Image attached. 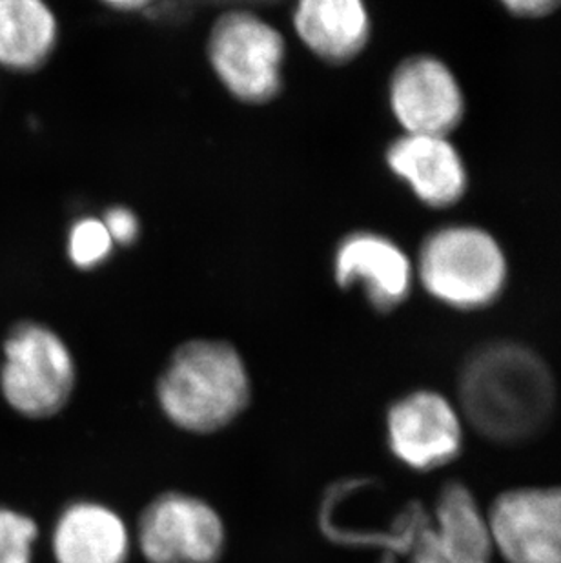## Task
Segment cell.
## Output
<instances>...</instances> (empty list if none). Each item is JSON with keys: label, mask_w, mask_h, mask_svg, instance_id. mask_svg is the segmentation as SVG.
<instances>
[{"label": "cell", "mask_w": 561, "mask_h": 563, "mask_svg": "<svg viewBox=\"0 0 561 563\" xmlns=\"http://www.w3.org/2000/svg\"><path fill=\"white\" fill-rule=\"evenodd\" d=\"M57 16L41 0H0V66L41 68L57 46Z\"/></svg>", "instance_id": "14"}, {"label": "cell", "mask_w": 561, "mask_h": 563, "mask_svg": "<svg viewBox=\"0 0 561 563\" xmlns=\"http://www.w3.org/2000/svg\"><path fill=\"white\" fill-rule=\"evenodd\" d=\"M132 551V529L121 512L102 501H72L55 521V563H128Z\"/></svg>", "instance_id": "12"}, {"label": "cell", "mask_w": 561, "mask_h": 563, "mask_svg": "<svg viewBox=\"0 0 561 563\" xmlns=\"http://www.w3.org/2000/svg\"><path fill=\"white\" fill-rule=\"evenodd\" d=\"M155 396L172 426L190 434H212L243 415L252 382L235 346L194 340L172 354Z\"/></svg>", "instance_id": "2"}, {"label": "cell", "mask_w": 561, "mask_h": 563, "mask_svg": "<svg viewBox=\"0 0 561 563\" xmlns=\"http://www.w3.org/2000/svg\"><path fill=\"white\" fill-rule=\"evenodd\" d=\"M334 276L341 288L363 285L372 307L388 312L407 301L416 271L407 252L387 235L354 232L338 246Z\"/></svg>", "instance_id": "10"}, {"label": "cell", "mask_w": 561, "mask_h": 563, "mask_svg": "<svg viewBox=\"0 0 561 563\" xmlns=\"http://www.w3.org/2000/svg\"><path fill=\"white\" fill-rule=\"evenodd\" d=\"M436 532L463 548L488 556L493 554V538L487 516H483L474 496L463 485L450 484L441 490L436 505Z\"/></svg>", "instance_id": "15"}, {"label": "cell", "mask_w": 561, "mask_h": 563, "mask_svg": "<svg viewBox=\"0 0 561 563\" xmlns=\"http://www.w3.org/2000/svg\"><path fill=\"white\" fill-rule=\"evenodd\" d=\"M102 223L107 227L108 234L112 238L113 243H119V245H132L139 238L138 218L128 208H110Z\"/></svg>", "instance_id": "19"}, {"label": "cell", "mask_w": 561, "mask_h": 563, "mask_svg": "<svg viewBox=\"0 0 561 563\" xmlns=\"http://www.w3.org/2000/svg\"><path fill=\"white\" fill-rule=\"evenodd\" d=\"M410 563H491V559L427 529L414 542Z\"/></svg>", "instance_id": "18"}, {"label": "cell", "mask_w": 561, "mask_h": 563, "mask_svg": "<svg viewBox=\"0 0 561 563\" xmlns=\"http://www.w3.org/2000/svg\"><path fill=\"white\" fill-rule=\"evenodd\" d=\"M113 251V240L99 219H80L69 230L68 255L75 266L90 271L102 265Z\"/></svg>", "instance_id": "16"}, {"label": "cell", "mask_w": 561, "mask_h": 563, "mask_svg": "<svg viewBox=\"0 0 561 563\" xmlns=\"http://www.w3.org/2000/svg\"><path fill=\"white\" fill-rule=\"evenodd\" d=\"M487 521L493 545L508 563H561V487L508 490Z\"/></svg>", "instance_id": "9"}, {"label": "cell", "mask_w": 561, "mask_h": 563, "mask_svg": "<svg viewBox=\"0 0 561 563\" xmlns=\"http://www.w3.org/2000/svg\"><path fill=\"white\" fill-rule=\"evenodd\" d=\"M112 8H116V10H141V8H144V2H113Z\"/></svg>", "instance_id": "21"}, {"label": "cell", "mask_w": 561, "mask_h": 563, "mask_svg": "<svg viewBox=\"0 0 561 563\" xmlns=\"http://www.w3.org/2000/svg\"><path fill=\"white\" fill-rule=\"evenodd\" d=\"M460 415L474 431L496 443L536 437L551 420L557 385L536 352L496 341L472 352L461 368Z\"/></svg>", "instance_id": "1"}, {"label": "cell", "mask_w": 561, "mask_h": 563, "mask_svg": "<svg viewBox=\"0 0 561 563\" xmlns=\"http://www.w3.org/2000/svg\"><path fill=\"white\" fill-rule=\"evenodd\" d=\"M77 383L74 356L63 338L38 323H21L4 343L0 388L11 409L44 420L68 405Z\"/></svg>", "instance_id": "4"}, {"label": "cell", "mask_w": 561, "mask_h": 563, "mask_svg": "<svg viewBox=\"0 0 561 563\" xmlns=\"http://www.w3.org/2000/svg\"><path fill=\"white\" fill-rule=\"evenodd\" d=\"M388 168L425 207H454L469 190V170L450 137L402 135L388 146Z\"/></svg>", "instance_id": "11"}, {"label": "cell", "mask_w": 561, "mask_h": 563, "mask_svg": "<svg viewBox=\"0 0 561 563\" xmlns=\"http://www.w3.org/2000/svg\"><path fill=\"white\" fill-rule=\"evenodd\" d=\"M37 538V521L16 510L0 507V563H33Z\"/></svg>", "instance_id": "17"}, {"label": "cell", "mask_w": 561, "mask_h": 563, "mask_svg": "<svg viewBox=\"0 0 561 563\" xmlns=\"http://www.w3.org/2000/svg\"><path fill=\"white\" fill-rule=\"evenodd\" d=\"M227 540L219 510L180 490L155 496L133 532V548L146 563H219Z\"/></svg>", "instance_id": "6"}, {"label": "cell", "mask_w": 561, "mask_h": 563, "mask_svg": "<svg viewBox=\"0 0 561 563\" xmlns=\"http://www.w3.org/2000/svg\"><path fill=\"white\" fill-rule=\"evenodd\" d=\"M302 44L319 59L341 64L355 59L371 38V15L360 0H302L294 13Z\"/></svg>", "instance_id": "13"}, {"label": "cell", "mask_w": 561, "mask_h": 563, "mask_svg": "<svg viewBox=\"0 0 561 563\" xmlns=\"http://www.w3.org/2000/svg\"><path fill=\"white\" fill-rule=\"evenodd\" d=\"M414 271L438 303L463 312L496 303L508 282L504 246L474 224H450L427 235Z\"/></svg>", "instance_id": "3"}, {"label": "cell", "mask_w": 561, "mask_h": 563, "mask_svg": "<svg viewBox=\"0 0 561 563\" xmlns=\"http://www.w3.org/2000/svg\"><path fill=\"white\" fill-rule=\"evenodd\" d=\"M208 59L230 93L249 104H265L283 88L285 38L249 11H230L213 24Z\"/></svg>", "instance_id": "5"}, {"label": "cell", "mask_w": 561, "mask_h": 563, "mask_svg": "<svg viewBox=\"0 0 561 563\" xmlns=\"http://www.w3.org/2000/svg\"><path fill=\"white\" fill-rule=\"evenodd\" d=\"M508 13L521 19H541V16L551 15L552 11L560 8L558 2L551 0H514V2H505Z\"/></svg>", "instance_id": "20"}, {"label": "cell", "mask_w": 561, "mask_h": 563, "mask_svg": "<svg viewBox=\"0 0 561 563\" xmlns=\"http://www.w3.org/2000/svg\"><path fill=\"white\" fill-rule=\"evenodd\" d=\"M385 429L391 454L418 473L446 467L463 446L460 409L432 390H416L397 399L388 409Z\"/></svg>", "instance_id": "7"}, {"label": "cell", "mask_w": 561, "mask_h": 563, "mask_svg": "<svg viewBox=\"0 0 561 563\" xmlns=\"http://www.w3.org/2000/svg\"><path fill=\"white\" fill-rule=\"evenodd\" d=\"M388 104L407 135L450 137L466 112L460 80L432 55H414L394 69Z\"/></svg>", "instance_id": "8"}]
</instances>
